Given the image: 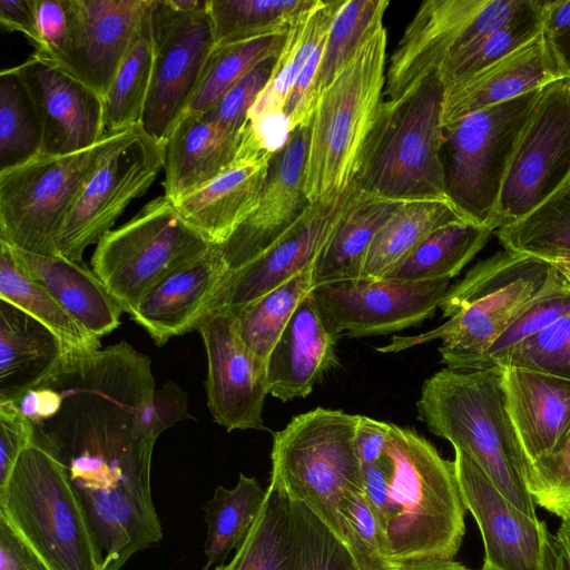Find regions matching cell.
<instances>
[{"mask_svg": "<svg viewBox=\"0 0 570 570\" xmlns=\"http://www.w3.org/2000/svg\"><path fill=\"white\" fill-rule=\"evenodd\" d=\"M363 468V488L399 568L454 560L465 512L454 463L416 431L391 424L384 455Z\"/></svg>", "mask_w": 570, "mask_h": 570, "instance_id": "1", "label": "cell"}, {"mask_svg": "<svg viewBox=\"0 0 570 570\" xmlns=\"http://www.w3.org/2000/svg\"><path fill=\"white\" fill-rule=\"evenodd\" d=\"M444 94L434 72L400 98L382 99L354 180L362 193L399 203L450 204L442 160Z\"/></svg>", "mask_w": 570, "mask_h": 570, "instance_id": "2", "label": "cell"}, {"mask_svg": "<svg viewBox=\"0 0 570 570\" xmlns=\"http://www.w3.org/2000/svg\"><path fill=\"white\" fill-rule=\"evenodd\" d=\"M502 371L443 368L426 379L416 402L430 432L466 453L518 510L538 519L524 460L505 412Z\"/></svg>", "mask_w": 570, "mask_h": 570, "instance_id": "3", "label": "cell"}, {"mask_svg": "<svg viewBox=\"0 0 570 570\" xmlns=\"http://www.w3.org/2000/svg\"><path fill=\"white\" fill-rule=\"evenodd\" d=\"M562 284L548 261L507 249L497 252L448 288L439 306L449 317L444 324L415 336L395 335L377 351L397 353L440 340L441 362L478 353L535 301Z\"/></svg>", "mask_w": 570, "mask_h": 570, "instance_id": "4", "label": "cell"}, {"mask_svg": "<svg viewBox=\"0 0 570 570\" xmlns=\"http://www.w3.org/2000/svg\"><path fill=\"white\" fill-rule=\"evenodd\" d=\"M387 35L380 26L318 96L309 121L304 189L312 205L355 180L361 153L382 101Z\"/></svg>", "mask_w": 570, "mask_h": 570, "instance_id": "5", "label": "cell"}, {"mask_svg": "<svg viewBox=\"0 0 570 570\" xmlns=\"http://www.w3.org/2000/svg\"><path fill=\"white\" fill-rule=\"evenodd\" d=\"M0 514L48 570H106L65 466L35 439L0 485Z\"/></svg>", "mask_w": 570, "mask_h": 570, "instance_id": "6", "label": "cell"}, {"mask_svg": "<svg viewBox=\"0 0 570 570\" xmlns=\"http://www.w3.org/2000/svg\"><path fill=\"white\" fill-rule=\"evenodd\" d=\"M358 416L316 407L294 416L273 434L269 481L291 501L304 503L343 543L342 499L363 488L355 444Z\"/></svg>", "mask_w": 570, "mask_h": 570, "instance_id": "7", "label": "cell"}, {"mask_svg": "<svg viewBox=\"0 0 570 570\" xmlns=\"http://www.w3.org/2000/svg\"><path fill=\"white\" fill-rule=\"evenodd\" d=\"M139 126L109 132L94 146L63 155L40 154L0 173V242L43 256L57 255L62 225L83 186Z\"/></svg>", "mask_w": 570, "mask_h": 570, "instance_id": "8", "label": "cell"}, {"mask_svg": "<svg viewBox=\"0 0 570 570\" xmlns=\"http://www.w3.org/2000/svg\"><path fill=\"white\" fill-rule=\"evenodd\" d=\"M541 91L474 111L444 128L446 195L463 220L491 228L510 160Z\"/></svg>", "mask_w": 570, "mask_h": 570, "instance_id": "9", "label": "cell"}, {"mask_svg": "<svg viewBox=\"0 0 570 570\" xmlns=\"http://www.w3.org/2000/svg\"><path fill=\"white\" fill-rule=\"evenodd\" d=\"M213 245L163 195L105 234L97 243L91 266L122 312L130 314L156 284Z\"/></svg>", "mask_w": 570, "mask_h": 570, "instance_id": "10", "label": "cell"}, {"mask_svg": "<svg viewBox=\"0 0 570 570\" xmlns=\"http://www.w3.org/2000/svg\"><path fill=\"white\" fill-rule=\"evenodd\" d=\"M570 180V78L542 88L510 160L490 227L527 216Z\"/></svg>", "mask_w": 570, "mask_h": 570, "instance_id": "11", "label": "cell"}, {"mask_svg": "<svg viewBox=\"0 0 570 570\" xmlns=\"http://www.w3.org/2000/svg\"><path fill=\"white\" fill-rule=\"evenodd\" d=\"M150 27L153 69L139 127L165 145L186 112L216 42L208 6L181 12L167 0H151Z\"/></svg>", "mask_w": 570, "mask_h": 570, "instance_id": "12", "label": "cell"}, {"mask_svg": "<svg viewBox=\"0 0 570 570\" xmlns=\"http://www.w3.org/2000/svg\"><path fill=\"white\" fill-rule=\"evenodd\" d=\"M164 165L165 145L139 128L83 186L58 236L57 255L82 263L85 249L111 230L126 207L147 191Z\"/></svg>", "mask_w": 570, "mask_h": 570, "instance_id": "13", "label": "cell"}, {"mask_svg": "<svg viewBox=\"0 0 570 570\" xmlns=\"http://www.w3.org/2000/svg\"><path fill=\"white\" fill-rule=\"evenodd\" d=\"M449 287L450 281L358 278L315 286L311 295L334 335L366 337L400 332L432 318Z\"/></svg>", "mask_w": 570, "mask_h": 570, "instance_id": "14", "label": "cell"}, {"mask_svg": "<svg viewBox=\"0 0 570 570\" xmlns=\"http://www.w3.org/2000/svg\"><path fill=\"white\" fill-rule=\"evenodd\" d=\"M453 463L463 503L483 540V566L493 570H553L554 537L546 522L531 519L512 505L458 448Z\"/></svg>", "mask_w": 570, "mask_h": 570, "instance_id": "15", "label": "cell"}, {"mask_svg": "<svg viewBox=\"0 0 570 570\" xmlns=\"http://www.w3.org/2000/svg\"><path fill=\"white\" fill-rule=\"evenodd\" d=\"M356 191L354 183L337 197L311 205L279 242L245 266L226 273L205 315L218 311L237 312L313 267Z\"/></svg>", "mask_w": 570, "mask_h": 570, "instance_id": "16", "label": "cell"}, {"mask_svg": "<svg viewBox=\"0 0 570 570\" xmlns=\"http://www.w3.org/2000/svg\"><path fill=\"white\" fill-rule=\"evenodd\" d=\"M207 354V403L213 419L227 431L265 430L266 363L239 337L235 314L218 311L197 324Z\"/></svg>", "mask_w": 570, "mask_h": 570, "instance_id": "17", "label": "cell"}, {"mask_svg": "<svg viewBox=\"0 0 570 570\" xmlns=\"http://www.w3.org/2000/svg\"><path fill=\"white\" fill-rule=\"evenodd\" d=\"M308 126L293 130L284 146L273 155L255 210L218 245L227 273L245 266L274 246L311 207L304 189Z\"/></svg>", "mask_w": 570, "mask_h": 570, "instance_id": "18", "label": "cell"}, {"mask_svg": "<svg viewBox=\"0 0 570 570\" xmlns=\"http://www.w3.org/2000/svg\"><path fill=\"white\" fill-rule=\"evenodd\" d=\"M14 68L41 118V154L79 151L106 136L104 98L90 86L35 53Z\"/></svg>", "mask_w": 570, "mask_h": 570, "instance_id": "19", "label": "cell"}, {"mask_svg": "<svg viewBox=\"0 0 570 570\" xmlns=\"http://www.w3.org/2000/svg\"><path fill=\"white\" fill-rule=\"evenodd\" d=\"M151 0H72L68 49L56 63L105 97Z\"/></svg>", "mask_w": 570, "mask_h": 570, "instance_id": "20", "label": "cell"}, {"mask_svg": "<svg viewBox=\"0 0 570 570\" xmlns=\"http://www.w3.org/2000/svg\"><path fill=\"white\" fill-rule=\"evenodd\" d=\"M503 402L524 470L550 455L570 431V380L500 367Z\"/></svg>", "mask_w": 570, "mask_h": 570, "instance_id": "21", "label": "cell"}, {"mask_svg": "<svg viewBox=\"0 0 570 570\" xmlns=\"http://www.w3.org/2000/svg\"><path fill=\"white\" fill-rule=\"evenodd\" d=\"M273 155L240 140L234 163L175 202L176 208L207 240L223 244L255 210Z\"/></svg>", "mask_w": 570, "mask_h": 570, "instance_id": "22", "label": "cell"}, {"mask_svg": "<svg viewBox=\"0 0 570 570\" xmlns=\"http://www.w3.org/2000/svg\"><path fill=\"white\" fill-rule=\"evenodd\" d=\"M483 3L484 0L422 2L390 58L382 99H397L438 72Z\"/></svg>", "mask_w": 570, "mask_h": 570, "instance_id": "23", "label": "cell"}, {"mask_svg": "<svg viewBox=\"0 0 570 570\" xmlns=\"http://www.w3.org/2000/svg\"><path fill=\"white\" fill-rule=\"evenodd\" d=\"M563 79L543 32L465 80L445 88L443 128L465 116Z\"/></svg>", "mask_w": 570, "mask_h": 570, "instance_id": "24", "label": "cell"}, {"mask_svg": "<svg viewBox=\"0 0 570 570\" xmlns=\"http://www.w3.org/2000/svg\"><path fill=\"white\" fill-rule=\"evenodd\" d=\"M227 273L218 245L156 284L129 314L157 345L196 330Z\"/></svg>", "mask_w": 570, "mask_h": 570, "instance_id": "25", "label": "cell"}, {"mask_svg": "<svg viewBox=\"0 0 570 570\" xmlns=\"http://www.w3.org/2000/svg\"><path fill=\"white\" fill-rule=\"evenodd\" d=\"M337 336L311 293L299 303L266 361L268 394L283 401L308 396L338 364Z\"/></svg>", "mask_w": 570, "mask_h": 570, "instance_id": "26", "label": "cell"}, {"mask_svg": "<svg viewBox=\"0 0 570 570\" xmlns=\"http://www.w3.org/2000/svg\"><path fill=\"white\" fill-rule=\"evenodd\" d=\"M68 353L50 328L0 299V402H14L46 383Z\"/></svg>", "mask_w": 570, "mask_h": 570, "instance_id": "27", "label": "cell"}, {"mask_svg": "<svg viewBox=\"0 0 570 570\" xmlns=\"http://www.w3.org/2000/svg\"><path fill=\"white\" fill-rule=\"evenodd\" d=\"M240 137L203 114H184L165 144L164 196L175 203L216 178L236 159Z\"/></svg>", "mask_w": 570, "mask_h": 570, "instance_id": "28", "label": "cell"}, {"mask_svg": "<svg viewBox=\"0 0 570 570\" xmlns=\"http://www.w3.org/2000/svg\"><path fill=\"white\" fill-rule=\"evenodd\" d=\"M343 1L317 0L288 29L269 81L248 114L247 130L267 135L289 128L284 116L287 97L308 59L327 37Z\"/></svg>", "mask_w": 570, "mask_h": 570, "instance_id": "29", "label": "cell"}, {"mask_svg": "<svg viewBox=\"0 0 570 570\" xmlns=\"http://www.w3.org/2000/svg\"><path fill=\"white\" fill-rule=\"evenodd\" d=\"M12 250L23 272L48 289L90 335L100 340L118 327L121 307L83 263Z\"/></svg>", "mask_w": 570, "mask_h": 570, "instance_id": "30", "label": "cell"}, {"mask_svg": "<svg viewBox=\"0 0 570 570\" xmlns=\"http://www.w3.org/2000/svg\"><path fill=\"white\" fill-rule=\"evenodd\" d=\"M403 203L358 188L313 266L314 287L362 278L366 253L385 223Z\"/></svg>", "mask_w": 570, "mask_h": 570, "instance_id": "31", "label": "cell"}, {"mask_svg": "<svg viewBox=\"0 0 570 570\" xmlns=\"http://www.w3.org/2000/svg\"><path fill=\"white\" fill-rule=\"evenodd\" d=\"M296 529L288 497L269 481L261 511L228 563L214 570H292Z\"/></svg>", "mask_w": 570, "mask_h": 570, "instance_id": "32", "label": "cell"}, {"mask_svg": "<svg viewBox=\"0 0 570 570\" xmlns=\"http://www.w3.org/2000/svg\"><path fill=\"white\" fill-rule=\"evenodd\" d=\"M460 220L455 209L444 202L403 203L374 237L362 278H383L434 230Z\"/></svg>", "mask_w": 570, "mask_h": 570, "instance_id": "33", "label": "cell"}, {"mask_svg": "<svg viewBox=\"0 0 570 570\" xmlns=\"http://www.w3.org/2000/svg\"><path fill=\"white\" fill-rule=\"evenodd\" d=\"M494 233L464 220L448 224L429 235L383 278L402 282H442L456 276Z\"/></svg>", "mask_w": 570, "mask_h": 570, "instance_id": "34", "label": "cell"}, {"mask_svg": "<svg viewBox=\"0 0 570 570\" xmlns=\"http://www.w3.org/2000/svg\"><path fill=\"white\" fill-rule=\"evenodd\" d=\"M264 489L253 476L239 473L236 485H217L213 497L204 504L207 525L204 543L205 562L202 570H210L236 550L254 524L266 498Z\"/></svg>", "mask_w": 570, "mask_h": 570, "instance_id": "35", "label": "cell"}, {"mask_svg": "<svg viewBox=\"0 0 570 570\" xmlns=\"http://www.w3.org/2000/svg\"><path fill=\"white\" fill-rule=\"evenodd\" d=\"M0 299L24 311L50 328L69 352H94L100 340L90 335L46 289L18 264L12 248L0 242Z\"/></svg>", "mask_w": 570, "mask_h": 570, "instance_id": "36", "label": "cell"}, {"mask_svg": "<svg viewBox=\"0 0 570 570\" xmlns=\"http://www.w3.org/2000/svg\"><path fill=\"white\" fill-rule=\"evenodd\" d=\"M150 4L105 97L106 132H119L140 125L153 69Z\"/></svg>", "mask_w": 570, "mask_h": 570, "instance_id": "37", "label": "cell"}, {"mask_svg": "<svg viewBox=\"0 0 570 570\" xmlns=\"http://www.w3.org/2000/svg\"><path fill=\"white\" fill-rule=\"evenodd\" d=\"M317 0H208L216 45L286 35Z\"/></svg>", "mask_w": 570, "mask_h": 570, "instance_id": "38", "label": "cell"}, {"mask_svg": "<svg viewBox=\"0 0 570 570\" xmlns=\"http://www.w3.org/2000/svg\"><path fill=\"white\" fill-rule=\"evenodd\" d=\"M494 234L509 252L548 262L570 259V180L527 216Z\"/></svg>", "mask_w": 570, "mask_h": 570, "instance_id": "39", "label": "cell"}, {"mask_svg": "<svg viewBox=\"0 0 570 570\" xmlns=\"http://www.w3.org/2000/svg\"><path fill=\"white\" fill-rule=\"evenodd\" d=\"M42 122L38 108L14 67L0 73V173L41 154Z\"/></svg>", "mask_w": 570, "mask_h": 570, "instance_id": "40", "label": "cell"}, {"mask_svg": "<svg viewBox=\"0 0 570 570\" xmlns=\"http://www.w3.org/2000/svg\"><path fill=\"white\" fill-rule=\"evenodd\" d=\"M313 287L311 267L234 312L239 337L265 363L295 309Z\"/></svg>", "mask_w": 570, "mask_h": 570, "instance_id": "41", "label": "cell"}, {"mask_svg": "<svg viewBox=\"0 0 570 570\" xmlns=\"http://www.w3.org/2000/svg\"><path fill=\"white\" fill-rule=\"evenodd\" d=\"M542 31L540 0H524L501 29L451 52L438 71L440 79L445 88L456 85L530 42Z\"/></svg>", "mask_w": 570, "mask_h": 570, "instance_id": "42", "label": "cell"}, {"mask_svg": "<svg viewBox=\"0 0 570 570\" xmlns=\"http://www.w3.org/2000/svg\"><path fill=\"white\" fill-rule=\"evenodd\" d=\"M285 37L268 36L216 45L186 112L203 114L213 108L254 67L278 55Z\"/></svg>", "mask_w": 570, "mask_h": 570, "instance_id": "43", "label": "cell"}, {"mask_svg": "<svg viewBox=\"0 0 570 570\" xmlns=\"http://www.w3.org/2000/svg\"><path fill=\"white\" fill-rule=\"evenodd\" d=\"M386 0H344L336 12L315 81L318 96L336 79L361 45L383 24Z\"/></svg>", "mask_w": 570, "mask_h": 570, "instance_id": "44", "label": "cell"}, {"mask_svg": "<svg viewBox=\"0 0 570 570\" xmlns=\"http://www.w3.org/2000/svg\"><path fill=\"white\" fill-rule=\"evenodd\" d=\"M570 313V289L563 283L535 301L482 351L448 358L441 363L454 371H480L497 367L518 344Z\"/></svg>", "mask_w": 570, "mask_h": 570, "instance_id": "45", "label": "cell"}, {"mask_svg": "<svg viewBox=\"0 0 570 570\" xmlns=\"http://www.w3.org/2000/svg\"><path fill=\"white\" fill-rule=\"evenodd\" d=\"M340 515L344 544L358 570H399L389 556L384 535L371 509L364 488L344 494Z\"/></svg>", "mask_w": 570, "mask_h": 570, "instance_id": "46", "label": "cell"}, {"mask_svg": "<svg viewBox=\"0 0 570 570\" xmlns=\"http://www.w3.org/2000/svg\"><path fill=\"white\" fill-rule=\"evenodd\" d=\"M296 529L292 570H358L347 547L304 503L291 501Z\"/></svg>", "mask_w": 570, "mask_h": 570, "instance_id": "47", "label": "cell"}, {"mask_svg": "<svg viewBox=\"0 0 570 570\" xmlns=\"http://www.w3.org/2000/svg\"><path fill=\"white\" fill-rule=\"evenodd\" d=\"M497 367L524 368L570 380V313L518 344Z\"/></svg>", "mask_w": 570, "mask_h": 570, "instance_id": "48", "label": "cell"}, {"mask_svg": "<svg viewBox=\"0 0 570 570\" xmlns=\"http://www.w3.org/2000/svg\"><path fill=\"white\" fill-rule=\"evenodd\" d=\"M522 481L535 505L561 520L570 517V431L550 455L525 470Z\"/></svg>", "mask_w": 570, "mask_h": 570, "instance_id": "49", "label": "cell"}, {"mask_svg": "<svg viewBox=\"0 0 570 570\" xmlns=\"http://www.w3.org/2000/svg\"><path fill=\"white\" fill-rule=\"evenodd\" d=\"M278 55L254 67L213 108L203 112V116L220 128L240 135L252 107L269 81Z\"/></svg>", "mask_w": 570, "mask_h": 570, "instance_id": "50", "label": "cell"}, {"mask_svg": "<svg viewBox=\"0 0 570 570\" xmlns=\"http://www.w3.org/2000/svg\"><path fill=\"white\" fill-rule=\"evenodd\" d=\"M72 19V0H37L38 41L33 53L58 63L69 46Z\"/></svg>", "mask_w": 570, "mask_h": 570, "instance_id": "51", "label": "cell"}, {"mask_svg": "<svg viewBox=\"0 0 570 570\" xmlns=\"http://www.w3.org/2000/svg\"><path fill=\"white\" fill-rule=\"evenodd\" d=\"M144 429L157 440L167 429L180 421L191 419L188 411L187 394L174 382L155 389L144 404L140 414Z\"/></svg>", "mask_w": 570, "mask_h": 570, "instance_id": "52", "label": "cell"}, {"mask_svg": "<svg viewBox=\"0 0 570 570\" xmlns=\"http://www.w3.org/2000/svg\"><path fill=\"white\" fill-rule=\"evenodd\" d=\"M33 423L13 402H0V485L11 473L21 452L32 442Z\"/></svg>", "mask_w": 570, "mask_h": 570, "instance_id": "53", "label": "cell"}, {"mask_svg": "<svg viewBox=\"0 0 570 570\" xmlns=\"http://www.w3.org/2000/svg\"><path fill=\"white\" fill-rule=\"evenodd\" d=\"M523 3L524 0H484L483 6L463 30L451 52L478 42L501 29Z\"/></svg>", "mask_w": 570, "mask_h": 570, "instance_id": "54", "label": "cell"}, {"mask_svg": "<svg viewBox=\"0 0 570 570\" xmlns=\"http://www.w3.org/2000/svg\"><path fill=\"white\" fill-rule=\"evenodd\" d=\"M0 570H48L2 514H0Z\"/></svg>", "mask_w": 570, "mask_h": 570, "instance_id": "55", "label": "cell"}, {"mask_svg": "<svg viewBox=\"0 0 570 570\" xmlns=\"http://www.w3.org/2000/svg\"><path fill=\"white\" fill-rule=\"evenodd\" d=\"M390 430L391 423L360 414L355 431V444L362 466L371 465L384 455Z\"/></svg>", "mask_w": 570, "mask_h": 570, "instance_id": "56", "label": "cell"}, {"mask_svg": "<svg viewBox=\"0 0 570 570\" xmlns=\"http://www.w3.org/2000/svg\"><path fill=\"white\" fill-rule=\"evenodd\" d=\"M0 22L7 31L22 33L35 48L38 41L37 0H0Z\"/></svg>", "mask_w": 570, "mask_h": 570, "instance_id": "57", "label": "cell"}, {"mask_svg": "<svg viewBox=\"0 0 570 570\" xmlns=\"http://www.w3.org/2000/svg\"><path fill=\"white\" fill-rule=\"evenodd\" d=\"M543 33L549 40L570 31V0H540Z\"/></svg>", "mask_w": 570, "mask_h": 570, "instance_id": "58", "label": "cell"}, {"mask_svg": "<svg viewBox=\"0 0 570 570\" xmlns=\"http://www.w3.org/2000/svg\"><path fill=\"white\" fill-rule=\"evenodd\" d=\"M549 41L558 60L562 78H570V31Z\"/></svg>", "mask_w": 570, "mask_h": 570, "instance_id": "59", "label": "cell"}, {"mask_svg": "<svg viewBox=\"0 0 570 570\" xmlns=\"http://www.w3.org/2000/svg\"><path fill=\"white\" fill-rule=\"evenodd\" d=\"M399 570H472L461 562L449 560V561H435L426 563L411 564L400 568Z\"/></svg>", "mask_w": 570, "mask_h": 570, "instance_id": "60", "label": "cell"}, {"mask_svg": "<svg viewBox=\"0 0 570 570\" xmlns=\"http://www.w3.org/2000/svg\"><path fill=\"white\" fill-rule=\"evenodd\" d=\"M554 540L570 567V517L561 520Z\"/></svg>", "mask_w": 570, "mask_h": 570, "instance_id": "61", "label": "cell"}, {"mask_svg": "<svg viewBox=\"0 0 570 570\" xmlns=\"http://www.w3.org/2000/svg\"><path fill=\"white\" fill-rule=\"evenodd\" d=\"M550 263L556 268L566 286L570 289V259H558Z\"/></svg>", "mask_w": 570, "mask_h": 570, "instance_id": "62", "label": "cell"}, {"mask_svg": "<svg viewBox=\"0 0 570 570\" xmlns=\"http://www.w3.org/2000/svg\"><path fill=\"white\" fill-rule=\"evenodd\" d=\"M481 570H493V569H491V568H489V567L483 566Z\"/></svg>", "mask_w": 570, "mask_h": 570, "instance_id": "63", "label": "cell"}]
</instances>
